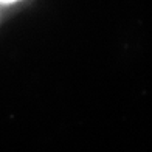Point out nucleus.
<instances>
[{"label":"nucleus","instance_id":"1","mask_svg":"<svg viewBox=\"0 0 152 152\" xmlns=\"http://www.w3.org/2000/svg\"><path fill=\"white\" fill-rule=\"evenodd\" d=\"M0 2H3V3H12V2H17V0H0Z\"/></svg>","mask_w":152,"mask_h":152}]
</instances>
